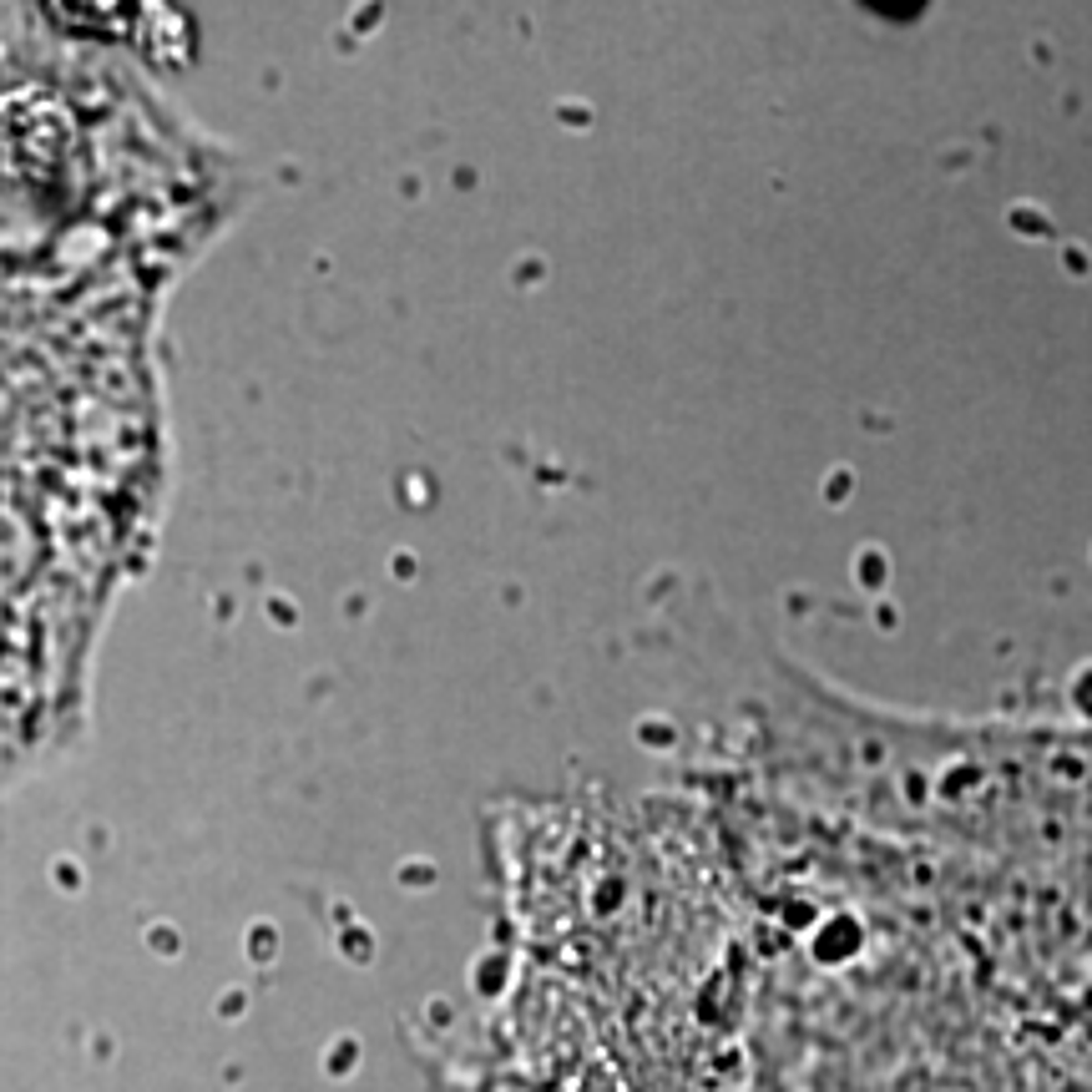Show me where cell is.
Here are the masks:
<instances>
[{
	"label": "cell",
	"instance_id": "cell-1",
	"mask_svg": "<svg viewBox=\"0 0 1092 1092\" xmlns=\"http://www.w3.org/2000/svg\"><path fill=\"white\" fill-rule=\"evenodd\" d=\"M157 294L0 319V779L86 718L97 637L157 537Z\"/></svg>",
	"mask_w": 1092,
	"mask_h": 1092
},
{
	"label": "cell",
	"instance_id": "cell-2",
	"mask_svg": "<svg viewBox=\"0 0 1092 1092\" xmlns=\"http://www.w3.org/2000/svg\"><path fill=\"white\" fill-rule=\"evenodd\" d=\"M238 167L107 46L0 11V319L157 294L238 212Z\"/></svg>",
	"mask_w": 1092,
	"mask_h": 1092
}]
</instances>
